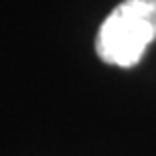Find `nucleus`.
I'll use <instances>...</instances> for the list:
<instances>
[{"instance_id": "f257e3e1", "label": "nucleus", "mask_w": 156, "mask_h": 156, "mask_svg": "<svg viewBox=\"0 0 156 156\" xmlns=\"http://www.w3.org/2000/svg\"><path fill=\"white\" fill-rule=\"evenodd\" d=\"M154 39L156 0H124L101 23L95 37V51L110 65L134 67Z\"/></svg>"}]
</instances>
